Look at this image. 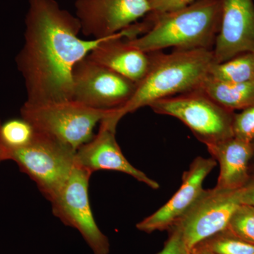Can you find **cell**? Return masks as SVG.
<instances>
[{
	"mask_svg": "<svg viewBox=\"0 0 254 254\" xmlns=\"http://www.w3.org/2000/svg\"><path fill=\"white\" fill-rule=\"evenodd\" d=\"M81 32L77 17L56 0H28L24 43L16 58L26 87L24 103L72 100L73 68L104 39H82Z\"/></svg>",
	"mask_w": 254,
	"mask_h": 254,
	"instance_id": "obj_1",
	"label": "cell"
},
{
	"mask_svg": "<svg viewBox=\"0 0 254 254\" xmlns=\"http://www.w3.org/2000/svg\"><path fill=\"white\" fill-rule=\"evenodd\" d=\"M150 54L149 69L137 83L131 99L105 118L114 126L118 127L128 114L149 107L159 100L198 89L215 63L210 50H174L168 54L162 51Z\"/></svg>",
	"mask_w": 254,
	"mask_h": 254,
	"instance_id": "obj_2",
	"label": "cell"
},
{
	"mask_svg": "<svg viewBox=\"0 0 254 254\" xmlns=\"http://www.w3.org/2000/svg\"><path fill=\"white\" fill-rule=\"evenodd\" d=\"M222 7V0H199L171 12L149 13L144 20L147 31L127 41L145 53L170 48L213 50L220 31Z\"/></svg>",
	"mask_w": 254,
	"mask_h": 254,
	"instance_id": "obj_3",
	"label": "cell"
},
{
	"mask_svg": "<svg viewBox=\"0 0 254 254\" xmlns=\"http://www.w3.org/2000/svg\"><path fill=\"white\" fill-rule=\"evenodd\" d=\"M112 110L90 108L73 100L42 105L23 103L21 117L37 131L77 150L92 139L93 130Z\"/></svg>",
	"mask_w": 254,
	"mask_h": 254,
	"instance_id": "obj_4",
	"label": "cell"
},
{
	"mask_svg": "<svg viewBox=\"0 0 254 254\" xmlns=\"http://www.w3.org/2000/svg\"><path fill=\"white\" fill-rule=\"evenodd\" d=\"M76 152L53 137L36 131L29 144L8 152V160L17 164L20 170L36 184L42 194L50 201L76 165Z\"/></svg>",
	"mask_w": 254,
	"mask_h": 254,
	"instance_id": "obj_5",
	"label": "cell"
},
{
	"mask_svg": "<svg viewBox=\"0 0 254 254\" xmlns=\"http://www.w3.org/2000/svg\"><path fill=\"white\" fill-rule=\"evenodd\" d=\"M149 107L155 113L180 120L205 145L234 136L235 112L223 108L200 90L159 100Z\"/></svg>",
	"mask_w": 254,
	"mask_h": 254,
	"instance_id": "obj_6",
	"label": "cell"
},
{
	"mask_svg": "<svg viewBox=\"0 0 254 254\" xmlns=\"http://www.w3.org/2000/svg\"><path fill=\"white\" fill-rule=\"evenodd\" d=\"M92 173L75 165L56 195L50 200L53 213L66 226L76 229L94 254H108L110 242L100 230L92 211L89 182Z\"/></svg>",
	"mask_w": 254,
	"mask_h": 254,
	"instance_id": "obj_7",
	"label": "cell"
},
{
	"mask_svg": "<svg viewBox=\"0 0 254 254\" xmlns=\"http://www.w3.org/2000/svg\"><path fill=\"white\" fill-rule=\"evenodd\" d=\"M136 84L86 56L73 68L72 100L95 109L118 110L131 99Z\"/></svg>",
	"mask_w": 254,
	"mask_h": 254,
	"instance_id": "obj_8",
	"label": "cell"
},
{
	"mask_svg": "<svg viewBox=\"0 0 254 254\" xmlns=\"http://www.w3.org/2000/svg\"><path fill=\"white\" fill-rule=\"evenodd\" d=\"M240 190L216 187L203 190L194 204L175 225L180 229L187 250H193L210 237L227 230L232 215L242 204Z\"/></svg>",
	"mask_w": 254,
	"mask_h": 254,
	"instance_id": "obj_9",
	"label": "cell"
},
{
	"mask_svg": "<svg viewBox=\"0 0 254 254\" xmlns=\"http://www.w3.org/2000/svg\"><path fill=\"white\" fill-rule=\"evenodd\" d=\"M81 33L102 39L125 31L150 12L148 0H76Z\"/></svg>",
	"mask_w": 254,
	"mask_h": 254,
	"instance_id": "obj_10",
	"label": "cell"
},
{
	"mask_svg": "<svg viewBox=\"0 0 254 254\" xmlns=\"http://www.w3.org/2000/svg\"><path fill=\"white\" fill-rule=\"evenodd\" d=\"M213 158L197 157L182 176L181 186L170 200L154 213L136 225V228L145 233L169 230L180 221L203 191L205 178L216 167Z\"/></svg>",
	"mask_w": 254,
	"mask_h": 254,
	"instance_id": "obj_11",
	"label": "cell"
},
{
	"mask_svg": "<svg viewBox=\"0 0 254 254\" xmlns=\"http://www.w3.org/2000/svg\"><path fill=\"white\" fill-rule=\"evenodd\" d=\"M116 128L103 120L98 133L76 150V165L92 174L100 170L127 174L150 188L158 190V182L133 166L123 154L115 136Z\"/></svg>",
	"mask_w": 254,
	"mask_h": 254,
	"instance_id": "obj_12",
	"label": "cell"
},
{
	"mask_svg": "<svg viewBox=\"0 0 254 254\" xmlns=\"http://www.w3.org/2000/svg\"><path fill=\"white\" fill-rule=\"evenodd\" d=\"M222 1L221 23L213 49L215 63L254 53V0Z\"/></svg>",
	"mask_w": 254,
	"mask_h": 254,
	"instance_id": "obj_13",
	"label": "cell"
},
{
	"mask_svg": "<svg viewBox=\"0 0 254 254\" xmlns=\"http://www.w3.org/2000/svg\"><path fill=\"white\" fill-rule=\"evenodd\" d=\"M128 37L129 31L127 28L113 36L104 38L88 57L138 83L149 69L151 54L130 44L126 39Z\"/></svg>",
	"mask_w": 254,
	"mask_h": 254,
	"instance_id": "obj_14",
	"label": "cell"
},
{
	"mask_svg": "<svg viewBox=\"0 0 254 254\" xmlns=\"http://www.w3.org/2000/svg\"><path fill=\"white\" fill-rule=\"evenodd\" d=\"M206 147L220 166L215 187L227 190L243 188L250 180L254 145L233 136Z\"/></svg>",
	"mask_w": 254,
	"mask_h": 254,
	"instance_id": "obj_15",
	"label": "cell"
},
{
	"mask_svg": "<svg viewBox=\"0 0 254 254\" xmlns=\"http://www.w3.org/2000/svg\"><path fill=\"white\" fill-rule=\"evenodd\" d=\"M198 90L231 111L245 110L254 105V81L235 83L220 81L208 76Z\"/></svg>",
	"mask_w": 254,
	"mask_h": 254,
	"instance_id": "obj_16",
	"label": "cell"
},
{
	"mask_svg": "<svg viewBox=\"0 0 254 254\" xmlns=\"http://www.w3.org/2000/svg\"><path fill=\"white\" fill-rule=\"evenodd\" d=\"M209 76L227 82L254 81V53H245L221 63H214Z\"/></svg>",
	"mask_w": 254,
	"mask_h": 254,
	"instance_id": "obj_17",
	"label": "cell"
},
{
	"mask_svg": "<svg viewBox=\"0 0 254 254\" xmlns=\"http://www.w3.org/2000/svg\"><path fill=\"white\" fill-rule=\"evenodd\" d=\"M36 131L31 123L21 117L11 118L1 123L0 140L6 151L21 149L29 144Z\"/></svg>",
	"mask_w": 254,
	"mask_h": 254,
	"instance_id": "obj_18",
	"label": "cell"
},
{
	"mask_svg": "<svg viewBox=\"0 0 254 254\" xmlns=\"http://www.w3.org/2000/svg\"><path fill=\"white\" fill-rule=\"evenodd\" d=\"M197 247L213 254H254V245L239 238L227 230L210 237Z\"/></svg>",
	"mask_w": 254,
	"mask_h": 254,
	"instance_id": "obj_19",
	"label": "cell"
},
{
	"mask_svg": "<svg viewBox=\"0 0 254 254\" xmlns=\"http://www.w3.org/2000/svg\"><path fill=\"white\" fill-rule=\"evenodd\" d=\"M227 230L239 238L254 245V207L239 205L230 219Z\"/></svg>",
	"mask_w": 254,
	"mask_h": 254,
	"instance_id": "obj_20",
	"label": "cell"
},
{
	"mask_svg": "<svg viewBox=\"0 0 254 254\" xmlns=\"http://www.w3.org/2000/svg\"><path fill=\"white\" fill-rule=\"evenodd\" d=\"M234 136L247 143H254V105L235 113L232 124Z\"/></svg>",
	"mask_w": 254,
	"mask_h": 254,
	"instance_id": "obj_21",
	"label": "cell"
},
{
	"mask_svg": "<svg viewBox=\"0 0 254 254\" xmlns=\"http://www.w3.org/2000/svg\"><path fill=\"white\" fill-rule=\"evenodd\" d=\"M199 0H148L150 6V13L164 14L183 9Z\"/></svg>",
	"mask_w": 254,
	"mask_h": 254,
	"instance_id": "obj_22",
	"label": "cell"
},
{
	"mask_svg": "<svg viewBox=\"0 0 254 254\" xmlns=\"http://www.w3.org/2000/svg\"><path fill=\"white\" fill-rule=\"evenodd\" d=\"M170 235L165 242L163 250L158 254H185L187 249L182 240L180 229L176 225L170 227Z\"/></svg>",
	"mask_w": 254,
	"mask_h": 254,
	"instance_id": "obj_23",
	"label": "cell"
},
{
	"mask_svg": "<svg viewBox=\"0 0 254 254\" xmlns=\"http://www.w3.org/2000/svg\"><path fill=\"white\" fill-rule=\"evenodd\" d=\"M242 204L254 207V168L251 167L250 177L247 185L240 190Z\"/></svg>",
	"mask_w": 254,
	"mask_h": 254,
	"instance_id": "obj_24",
	"label": "cell"
},
{
	"mask_svg": "<svg viewBox=\"0 0 254 254\" xmlns=\"http://www.w3.org/2000/svg\"><path fill=\"white\" fill-rule=\"evenodd\" d=\"M1 121L0 120V127H1ZM8 160V154L7 151H6V148H4V145L1 143V140H0V164L2 162Z\"/></svg>",
	"mask_w": 254,
	"mask_h": 254,
	"instance_id": "obj_25",
	"label": "cell"
},
{
	"mask_svg": "<svg viewBox=\"0 0 254 254\" xmlns=\"http://www.w3.org/2000/svg\"><path fill=\"white\" fill-rule=\"evenodd\" d=\"M192 250H193L194 254H213L211 253V252H209L208 250H205L204 248H202V247H196Z\"/></svg>",
	"mask_w": 254,
	"mask_h": 254,
	"instance_id": "obj_26",
	"label": "cell"
},
{
	"mask_svg": "<svg viewBox=\"0 0 254 254\" xmlns=\"http://www.w3.org/2000/svg\"><path fill=\"white\" fill-rule=\"evenodd\" d=\"M253 145H254V155H253V158H252V163H251V167H252V168H254V143H253Z\"/></svg>",
	"mask_w": 254,
	"mask_h": 254,
	"instance_id": "obj_27",
	"label": "cell"
},
{
	"mask_svg": "<svg viewBox=\"0 0 254 254\" xmlns=\"http://www.w3.org/2000/svg\"><path fill=\"white\" fill-rule=\"evenodd\" d=\"M185 254H194V253H193V250H187L186 253Z\"/></svg>",
	"mask_w": 254,
	"mask_h": 254,
	"instance_id": "obj_28",
	"label": "cell"
}]
</instances>
